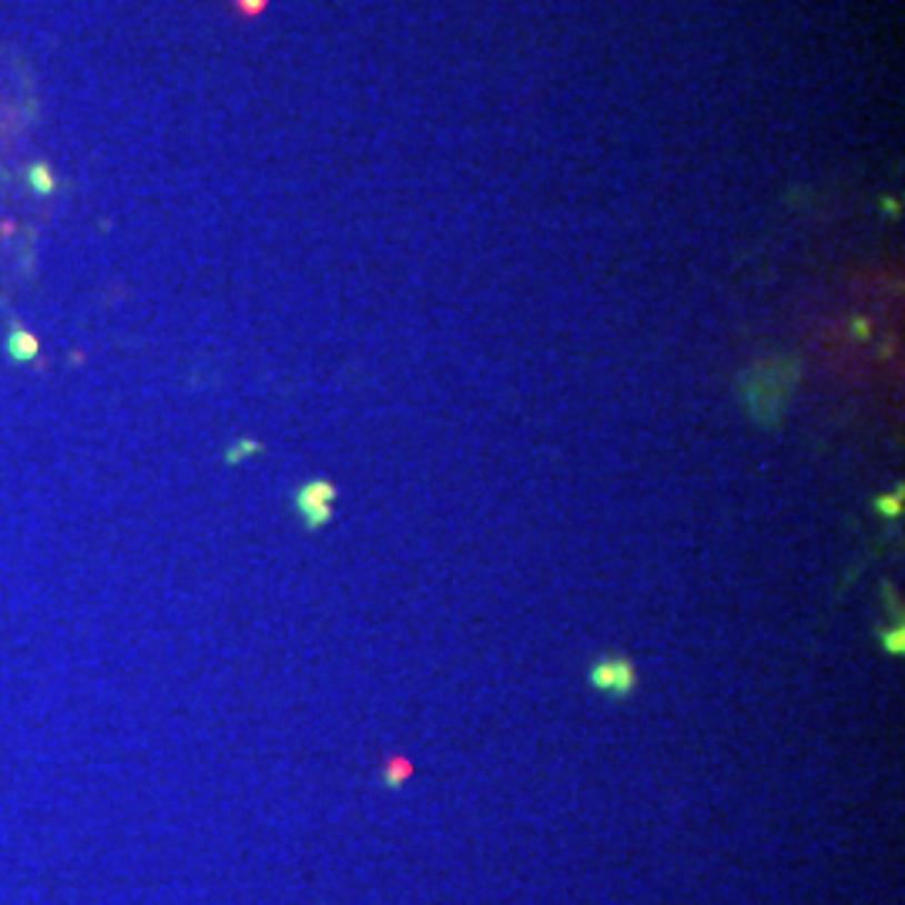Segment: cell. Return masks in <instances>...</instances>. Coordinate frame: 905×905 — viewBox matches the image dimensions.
Here are the masks:
<instances>
[{
    "label": "cell",
    "instance_id": "8",
    "mask_svg": "<svg viewBox=\"0 0 905 905\" xmlns=\"http://www.w3.org/2000/svg\"><path fill=\"white\" fill-rule=\"evenodd\" d=\"M239 4H242V11H252V14H255V11L265 4V0H239Z\"/></svg>",
    "mask_w": 905,
    "mask_h": 905
},
{
    "label": "cell",
    "instance_id": "6",
    "mask_svg": "<svg viewBox=\"0 0 905 905\" xmlns=\"http://www.w3.org/2000/svg\"><path fill=\"white\" fill-rule=\"evenodd\" d=\"M255 450H259V446L245 440V443H239V446H235V450L229 453V460H232V463H239V456H245V453H255Z\"/></svg>",
    "mask_w": 905,
    "mask_h": 905
},
{
    "label": "cell",
    "instance_id": "1",
    "mask_svg": "<svg viewBox=\"0 0 905 905\" xmlns=\"http://www.w3.org/2000/svg\"><path fill=\"white\" fill-rule=\"evenodd\" d=\"M332 496H335V486L329 480H315V483H305L299 493H295V506L305 520L309 530H319L332 520Z\"/></svg>",
    "mask_w": 905,
    "mask_h": 905
},
{
    "label": "cell",
    "instance_id": "4",
    "mask_svg": "<svg viewBox=\"0 0 905 905\" xmlns=\"http://www.w3.org/2000/svg\"><path fill=\"white\" fill-rule=\"evenodd\" d=\"M410 775H413V765L406 758H390V765H386V785H400Z\"/></svg>",
    "mask_w": 905,
    "mask_h": 905
},
{
    "label": "cell",
    "instance_id": "5",
    "mask_svg": "<svg viewBox=\"0 0 905 905\" xmlns=\"http://www.w3.org/2000/svg\"><path fill=\"white\" fill-rule=\"evenodd\" d=\"M875 506L882 510V516H898V493H895V496H882V500H875Z\"/></svg>",
    "mask_w": 905,
    "mask_h": 905
},
{
    "label": "cell",
    "instance_id": "3",
    "mask_svg": "<svg viewBox=\"0 0 905 905\" xmlns=\"http://www.w3.org/2000/svg\"><path fill=\"white\" fill-rule=\"evenodd\" d=\"M11 355H14V359H34V355H38V342H34V335H28V332L14 329V332H11Z\"/></svg>",
    "mask_w": 905,
    "mask_h": 905
},
{
    "label": "cell",
    "instance_id": "2",
    "mask_svg": "<svg viewBox=\"0 0 905 905\" xmlns=\"http://www.w3.org/2000/svg\"><path fill=\"white\" fill-rule=\"evenodd\" d=\"M591 684L614 694V697H627L637 684V671L627 657H607L601 664H594L591 671Z\"/></svg>",
    "mask_w": 905,
    "mask_h": 905
},
{
    "label": "cell",
    "instance_id": "7",
    "mask_svg": "<svg viewBox=\"0 0 905 905\" xmlns=\"http://www.w3.org/2000/svg\"><path fill=\"white\" fill-rule=\"evenodd\" d=\"M885 651H892V654H902V631H895V634H885Z\"/></svg>",
    "mask_w": 905,
    "mask_h": 905
}]
</instances>
